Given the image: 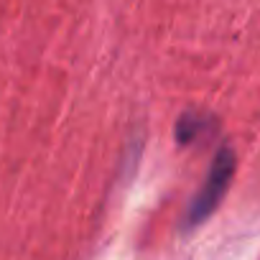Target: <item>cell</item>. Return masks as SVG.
<instances>
[{"instance_id": "obj_1", "label": "cell", "mask_w": 260, "mask_h": 260, "mask_svg": "<svg viewBox=\"0 0 260 260\" xmlns=\"http://www.w3.org/2000/svg\"><path fill=\"white\" fill-rule=\"evenodd\" d=\"M232 174H235V151L230 146H222L209 166V174H207L202 189L197 191V197L191 199V204L186 209V217H184L186 227L202 224L217 209V204L222 202V197L232 181Z\"/></svg>"}, {"instance_id": "obj_2", "label": "cell", "mask_w": 260, "mask_h": 260, "mask_svg": "<svg viewBox=\"0 0 260 260\" xmlns=\"http://www.w3.org/2000/svg\"><path fill=\"white\" fill-rule=\"evenodd\" d=\"M207 127H212V122H209V117H204V115H199V112H189V115H184L181 120H179V125H176V141L181 143V146H189V143H194Z\"/></svg>"}]
</instances>
